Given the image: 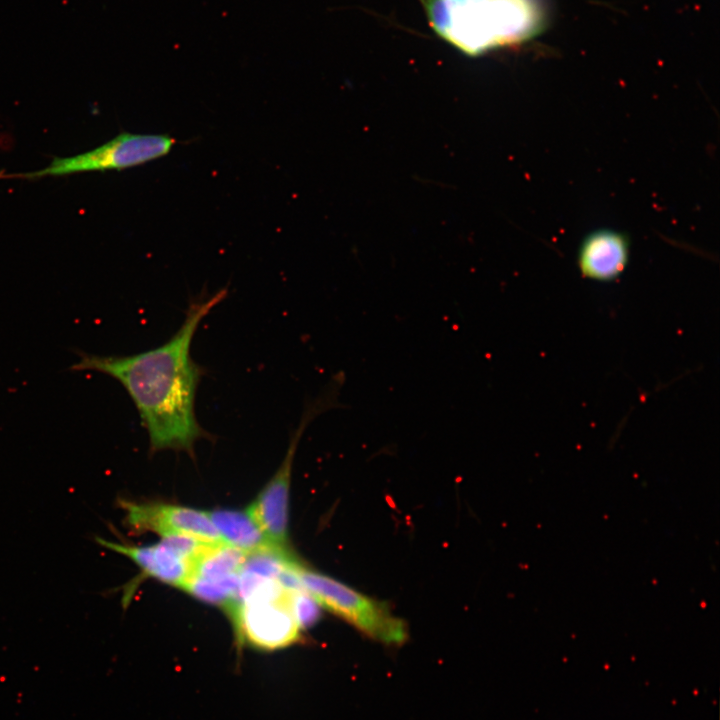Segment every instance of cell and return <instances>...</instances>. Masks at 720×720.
Returning a JSON list of instances; mask_svg holds the SVG:
<instances>
[{
    "instance_id": "6da1fadb",
    "label": "cell",
    "mask_w": 720,
    "mask_h": 720,
    "mask_svg": "<svg viewBox=\"0 0 720 720\" xmlns=\"http://www.w3.org/2000/svg\"><path fill=\"white\" fill-rule=\"evenodd\" d=\"M227 295L228 289L222 288L193 297L180 328L157 348L128 356L81 351L70 367L109 375L124 386L148 432L151 453L172 449L194 458L195 443L213 438L196 418V392L206 369L192 359L190 347L201 321Z\"/></svg>"
},
{
    "instance_id": "7a4b0ae2",
    "label": "cell",
    "mask_w": 720,
    "mask_h": 720,
    "mask_svg": "<svg viewBox=\"0 0 720 720\" xmlns=\"http://www.w3.org/2000/svg\"><path fill=\"white\" fill-rule=\"evenodd\" d=\"M432 29L476 56L530 38L541 23L535 0H425Z\"/></svg>"
},
{
    "instance_id": "3957f363",
    "label": "cell",
    "mask_w": 720,
    "mask_h": 720,
    "mask_svg": "<svg viewBox=\"0 0 720 720\" xmlns=\"http://www.w3.org/2000/svg\"><path fill=\"white\" fill-rule=\"evenodd\" d=\"M296 573L302 588L320 606L353 625L368 637L399 645L407 639V627L385 603L375 600L327 575L308 569L301 562Z\"/></svg>"
},
{
    "instance_id": "277c9868",
    "label": "cell",
    "mask_w": 720,
    "mask_h": 720,
    "mask_svg": "<svg viewBox=\"0 0 720 720\" xmlns=\"http://www.w3.org/2000/svg\"><path fill=\"white\" fill-rule=\"evenodd\" d=\"M175 143L173 137L165 134L122 132L108 142L84 153L70 157H55L43 169L23 173H0V178L35 180L81 172L123 170L167 155Z\"/></svg>"
},
{
    "instance_id": "5b68a950",
    "label": "cell",
    "mask_w": 720,
    "mask_h": 720,
    "mask_svg": "<svg viewBox=\"0 0 720 720\" xmlns=\"http://www.w3.org/2000/svg\"><path fill=\"white\" fill-rule=\"evenodd\" d=\"M288 594L289 591L278 597H250L235 602L226 610L240 645L273 651L301 639L302 629L292 615Z\"/></svg>"
},
{
    "instance_id": "8992f818",
    "label": "cell",
    "mask_w": 720,
    "mask_h": 720,
    "mask_svg": "<svg viewBox=\"0 0 720 720\" xmlns=\"http://www.w3.org/2000/svg\"><path fill=\"white\" fill-rule=\"evenodd\" d=\"M118 505L125 511L126 526L135 533L152 531L162 537L184 534L211 545L225 543L206 512L180 505L124 499H119Z\"/></svg>"
},
{
    "instance_id": "52a82bcc",
    "label": "cell",
    "mask_w": 720,
    "mask_h": 720,
    "mask_svg": "<svg viewBox=\"0 0 720 720\" xmlns=\"http://www.w3.org/2000/svg\"><path fill=\"white\" fill-rule=\"evenodd\" d=\"M628 239L619 232L600 230L587 236L578 253V266L585 278L609 282L626 269Z\"/></svg>"
},
{
    "instance_id": "ba28073f",
    "label": "cell",
    "mask_w": 720,
    "mask_h": 720,
    "mask_svg": "<svg viewBox=\"0 0 720 720\" xmlns=\"http://www.w3.org/2000/svg\"><path fill=\"white\" fill-rule=\"evenodd\" d=\"M99 545L131 559L144 576L183 589L192 573V566L161 543L153 546H134L97 537Z\"/></svg>"
},
{
    "instance_id": "9c48e42d",
    "label": "cell",
    "mask_w": 720,
    "mask_h": 720,
    "mask_svg": "<svg viewBox=\"0 0 720 720\" xmlns=\"http://www.w3.org/2000/svg\"><path fill=\"white\" fill-rule=\"evenodd\" d=\"M206 513L226 544L246 554L274 547L248 510L222 509Z\"/></svg>"
},
{
    "instance_id": "30bf717a",
    "label": "cell",
    "mask_w": 720,
    "mask_h": 720,
    "mask_svg": "<svg viewBox=\"0 0 720 720\" xmlns=\"http://www.w3.org/2000/svg\"><path fill=\"white\" fill-rule=\"evenodd\" d=\"M247 554L228 544L210 545L192 563L191 577L220 578L239 574Z\"/></svg>"
},
{
    "instance_id": "8fae6325",
    "label": "cell",
    "mask_w": 720,
    "mask_h": 720,
    "mask_svg": "<svg viewBox=\"0 0 720 720\" xmlns=\"http://www.w3.org/2000/svg\"><path fill=\"white\" fill-rule=\"evenodd\" d=\"M238 584L239 574L220 578L190 577L183 590L202 601L223 606L227 610L236 601Z\"/></svg>"
},
{
    "instance_id": "7c38bea8",
    "label": "cell",
    "mask_w": 720,
    "mask_h": 720,
    "mask_svg": "<svg viewBox=\"0 0 720 720\" xmlns=\"http://www.w3.org/2000/svg\"><path fill=\"white\" fill-rule=\"evenodd\" d=\"M292 615L301 629L311 627L320 618V604L304 589L289 591Z\"/></svg>"
}]
</instances>
